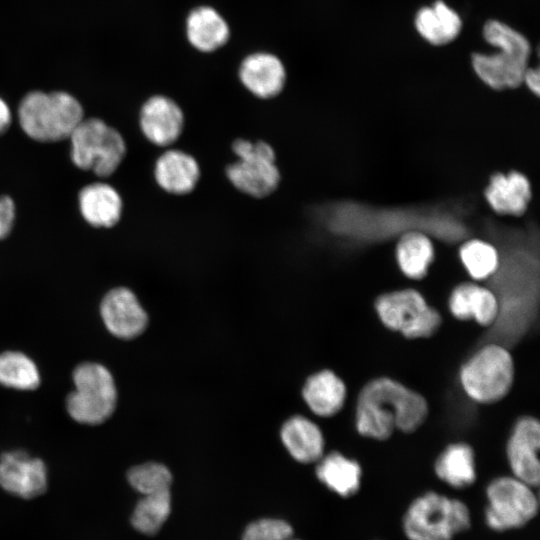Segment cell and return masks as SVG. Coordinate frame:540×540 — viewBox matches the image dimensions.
<instances>
[{"label": "cell", "instance_id": "ffe728a7", "mask_svg": "<svg viewBox=\"0 0 540 540\" xmlns=\"http://www.w3.org/2000/svg\"><path fill=\"white\" fill-rule=\"evenodd\" d=\"M302 395L313 413L330 417L342 409L347 389L343 380L333 371L322 370L307 379Z\"/></svg>", "mask_w": 540, "mask_h": 540}, {"label": "cell", "instance_id": "603a6c76", "mask_svg": "<svg viewBox=\"0 0 540 540\" xmlns=\"http://www.w3.org/2000/svg\"><path fill=\"white\" fill-rule=\"evenodd\" d=\"M434 470L437 477L457 489L466 488L476 480L475 454L464 442L448 445L437 457Z\"/></svg>", "mask_w": 540, "mask_h": 540}, {"label": "cell", "instance_id": "8fae6325", "mask_svg": "<svg viewBox=\"0 0 540 540\" xmlns=\"http://www.w3.org/2000/svg\"><path fill=\"white\" fill-rule=\"evenodd\" d=\"M0 488L23 501L35 500L47 491V467L24 451L5 452L0 456Z\"/></svg>", "mask_w": 540, "mask_h": 540}, {"label": "cell", "instance_id": "cb8c5ba5", "mask_svg": "<svg viewBox=\"0 0 540 540\" xmlns=\"http://www.w3.org/2000/svg\"><path fill=\"white\" fill-rule=\"evenodd\" d=\"M316 475L331 491L350 497L360 489L362 469L356 460L340 452H331L319 460Z\"/></svg>", "mask_w": 540, "mask_h": 540}, {"label": "cell", "instance_id": "44dd1931", "mask_svg": "<svg viewBox=\"0 0 540 540\" xmlns=\"http://www.w3.org/2000/svg\"><path fill=\"white\" fill-rule=\"evenodd\" d=\"M281 439L291 456L302 463L319 461L325 441L320 428L310 419L297 415L287 420L281 429Z\"/></svg>", "mask_w": 540, "mask_h": 540}, {"label": "cell", "instance_id": "8992f818", "mask_svg": "<svg viewBox=\"0 0 540 540\" xmlns=\"http://www.w3.org/2000/svg\"><path fill=\"white\" fill-rule=\"evenodd\" d=\"M515 366L504 346L491 343L480 348L461 367L460 382L470 399L492 404L503 399L514 382Z\"/></svg>", "mask_w": 540, "mask_h": 540}, {"label": "cell", "instance_id": "d6986e66", "mask_svg": "<svg viewBox=\"0 0 540 540\" xmlns=\"http://www.w3.org/2000/svg\"><path fill=\"white\" fill-rule=\"evenodd\" d=\"M78 201L83 218L92 226L110 228L122 216V198L109 184L98 182L85 186L79 193Z\"/></svg>", "mask_w": 540, "mask_h": 540}, {"label": "cell", "instance_id": "5b68a950", "mask_svg": "<svg viewBox=\"0 0 540 540\" xmlns=\"http://www.w3.org/2000/svg\"><path fill=\"white\" fill-rule=\"evenodd\" d=\"M236 159L225 168L230 184L255 199L273 194L280 185L281 172L276 152L267 141L237 138L231 144Z\"/></svg>", "mask_w": 540, "mask_h": 540}, {"label": "cell", "instance_id": "d6a6232c", "mask_svg": "<svg viewBox=\"0 0 540 540\" xmlns=\"http://www.w3.org/2000/svg\"><path fill=\"white\" fill-rule=\"evenodd\" d=\"M523 82L527 87L536 95H539L540 92V75L538 69L527 68L524 76Z\"/></svg>", "mask_w": 540, "mask_h": 540}, {"label": "cell", "instance_id": "2e32d148", "mask_svg": "<svg viewBox=\"0 0 540 540\" xmlns=\"http://www.w3.org/2000/svg\"><path fill=\"white\" fill-rule=\"evenodd\" d=\"M239 79L255 97L270 99L282 92L286 82V70L277 56L257 52L243 59L239 67Z\"/></svg>", "mask_w": 540, "mask_h": 540}, {"label": "cell", "instance_id": "5bb4252c", "mask_svg": "<svg viewBox=\"0 0 540 540\" xmlns=\"http://www.w3.org/2000/svg\"><path fill=\"white\" fill-rule=\"evenodd\" d=\"M100 313L107 330L121 339L139 336L148 324L146 311L126 287L110 290L101 301Z\"/></svg>", "mask_w": 540, "mask_h": 540}, {"label": "cell", "instance_id": "1f68e13d", "mask_svg": "<svg viewBox=\"0 0 540 540\" xmlns=\"http://www.w3.org/2000/svg\"><path fill=\"white\" fill-rule=\"evenodd\" d=\"M15 219V204L11 197L0 196V240L11 232Z\"/></svg>", "mask_w": 540, "mask_h": 540}, {"label": "cell", "instance_id": "83f0119b", "mask_svg": "<svg viewBox=\"0 0 540 540\" xmlns=\"http://www.w3.org/2000/svg\"><path fill=\"white\" fill-rule=\"evenodd\" d=\"M0 384L18 390H34L40 374L31 358L19 351L0 353Z\"/></svg>", "mask_w": 540, "mask_h": 540}, {"label": "cell", "instance_id": "f1b7e54d", "mask_svg": "<svg viewBox=\"0 0 540 540\" xmlns=\"http://www.w3.org/2000/svg\"><path fill=\"white\" fill-rule=\"evenodd\" d=\"M460 259L469 275L474 280H484L496 272L499 255L489 243L473 239L460 248Z\"/></svg>", "mask_w": 540, "mask_h": 540}, {"label": "cell", "instance_id": "7c38bea8", "mask_svg": "<svg viewBox=\"0 0 540 540\" xmlns=\"http://www.w3.org/2000/svg\"><path fill=\"white\" fill-rule=\"evenodd\" d=\"M540 423L532 416L517 420L509 436L506 456L512 476L537 487L540 481Z\"/></svg>", "mask_w": 540, "mask_h": 540}, {"label": "cell", "instance_id": "e0dca14e", "mask_svg": "<svg viewBox=\"0 0 540 540\" xmlns=\"http://www.w3.org/2000/svg\"><path fill=\"white\" fill-rule=\"evenodd\" d=\"M448 307L456 319L474 320L481 326L492 325L500 313V302L495 293L471 282L461 283L452 290Z\"/></svg>", "mask_w": 540, "mask_h": 540}, {"label": "cell", "instance_id": "f546056e", "mask_svg": "<svg viewBox=\"0 0 540 540\" xmlns=\"http://www.w3.org/2000/svg\"><path fill=\"white\" fill-rule=\"evenodd\" d=\"M127 480L140 494L150 495L169 491L172 475L165 465L147 462L132 467L127 473Z\"/></svg>", "mask_w": 540, "mask_h": 540}, {"label": "cell", "instance_id": "d4e9b609", "mask_svg": "<svg viewBox=\"0 0 540 540\" xmlns=\"http://www.w3.org/2000/svg\"><path fill=\"white\" fill-rule=\"evenodd\" d=\"M461 25L458 14L442 1L435 2L431 7H423L415 17L417 31L433 45H443L454 40Z\"/></svg>", "mask_w": 540, "mask_h": 540}, {"label": "cell", "instance_id": "484cf974", "mask_svg": "<svg viewBox=\"0 0 540 540\" xmlns=\"http://www.w3.org/2000/svg\"><path fill=\"white\" fill-rule=\"evenodd\" d=\"M398 265L410 279H422L434 258L431 240L421 232L411 231L404 234L396 246Z\"/></svg>", "mask_w": 540, "mask_h": 540}, {"label": "cell", "instance_id": "6da1fadb", "mask_svg": "<svg viewBox=\"0 0 540 540\" xmlns=\"http://www.w3.org/2000/svg\"><path fill=\"white\" fill-rule=\"evenodd\" d=\"M428 411V403L420 393L394 379L378 377L359 392L356 429L363 437L387 440L395 430L406 433L417 430Z\"/></svg>", "mask_w": 540, "mask_h": 540}, {"label": "cell", "instance_id": "4dcf8cb0", "mask_svg": "<svg viewBox=\"0 0 540 540\" xmlns=\"http://www.w3.org/2000/svg\"><path fill=\"white\" fill-rule=\"evenodd\" d=\"M243 540H299L293 537L292 527L279 519H260L250 523Z\"/></svg>", "mask_w": 540, "mask_h": 540}, {"label": "cell", "instance_id": "7402d4cb", "mask_svg": "<svg viewBox=\"0 0 540 540\" xmlns=\"http://www.w3.org/2000/svg\"><path fill=\"white\" fill-rule=\"evenodd\" d=\"M189 43L201 52H212L225 45L230 36L226 20L212 7L194 8L186 19Z\"/></svg>", "mask_w": 540, "mask_h": 540}, {"label": "cell", "instance_id": "30bf717a", "mask_svg": "<svg viewBox=\"0 0 540 540\" xmlns=\"http://www.w3.org/2000/svg\"><path fill=\"white\" fill-rule=\"evenodd\" d=\"M485 521L497 532L518 529L538 513V498L534 487L514 476L493 479L486 487Z\"/></svg>", "mask_w": 540, "mask_h": 540}, {"label": "cell", "instance_id": "9a60e30c", "mask_svg": "<svg viewBox=\"0 0 540 540\" xmlns=\"http://www.w3.org/2000/svg\"><path fill=\"white\" fill-rule=\"evenodd\" d=\"M153 175L164 192L183 196L196 188L201 178V168L190 153L169 147L156 159Z\"/></svg>", "mask_w": 540, "mask_h": 540}, {"label": "cell", "instance_id": "9c48e42d", "mask_svg": "<svg viewBox=\"0 0 540 540\" xmlns=\"http://www.w3.org/2000/svg\"><path fill=\"white\" fill-rule=\"evenodd\" d=\"M374 306L386 328L408 339L428 338L442 323L440 313L412 288L384 293L376 299Z\"/></svg>", "mask_w": 540, "mask_h": 540}, {"label": "cell", "instance_id": "836d02e7", "mask_svg": "<svg viewBox=\"0 0 540 540\" xmlns=\"http://www.w3.org/2000/svg\"><path fill=\"white\" fill-rule=\"evenodd\" d=\"M11 112L6 102L0 98V135L10 126Z\"/></svg>", "mask_w": 540, "mask_h": 540}, {"label": "cell", "instance_id": "4316f807", "mask_svg": "<svg viewBox=\"0 0 540 540\" xmlns=\"http://www.w3.org/2000/svg\"><path fill=\"white\" fill-rule=\"evenodd\" d=\"M170 511V490L143 495L133 509L130 523L136 531L144 535H154L167 520Z\"/></svg>", "mask_w": 540, "mask_h": 540}, {"label": "cell", "instance_id": "3957f363", "mask_svg": "<svg viewBox=\"0 0 540 540\" xmlns=\"http://www.w3.org/2000/svg\"><path fill=\"white\" fill-rule=\"evenodd\" d=\"M19 124L24 133L39 142L68 139L83 120L80 102L67 92L32 91L20 102Z\"/></svg>", "mask_w": 540, "mask_h": 540}, {"label": "cell", "instance_id": "52a82bcc", "mask_svg": "<svg viewBox=\"0 0 540 540\" xmlns=\"http://www.w3.org/2000/svg\"><path fill=\"white\" fill-rule=\"evenodd\" d=\"M68 139L72 162L100 177L112 175L126 154L121 133L98 118H83Z\"/></svg>", "mask_w": 540, "mask_h": 540}, {"label": "cell", "instance_id": "ba28073f", "mask_svg": "<svg viewBox=\"0 0 540 540\" xmlns=\"http://www.w3.org/2000/svg\"><path fill=\"white\" fill-rule=\"evenodd\" d=\"M75 389L68 395L69 415L81 424L98 425L114 412L117 390L110 371L103 365L85 362L73 371Z\"/></svg>", "mask_w": 540, "mask_h": 540}, {"label": "cell", "instance_id": "4fadbf2b", "mask_svg": "<svg viewBox=\"0 0 540 540\" xmlns=\"http://www.w3.org/2000/svg\"><path fill=\"white\" fill-rule=\"evenodd\" d=\"M139 125L144 137L153 145L171 147L183 133L184 112L179 104L165 95H154L142 105Z\"/></svg>", "mask_w": 540, "mask_h": 540}, {"label": "cell", "instance_id": "277c9868", "mask_svg": "<svg viewBox=\"0 0 540 540\" xmlns=\"http://www.w3.org/2000/svg\"><path fill=\"white\" fill-rule=\"evenodd\" d=\"M470 525V511L464 502L433 491L415 498L403 517V531L409 540H452Z\"/></svg>", "mask_w": 540, "mask_h": 540}, {"label": "cell", "instance_id": "ac0fdd59", "mask_svg": "<svg viewBox=\"0 0 540 540\" xmlns=\"http://www.w3.org/2000/svg\"><path fill=\"white\" fill-rule=\"evenodd\" d=\"M485 198L498 214L521 215L531 199L528 179L517 171L497 173L485 189Z\"/></svg>", "mask_w": 540, "mask_h": 540}, {"label": "cell", "instance_id": "7a4b0ae2", "mask_svg": "<svg viewBox=\"0 0 540 540\" xmlns=\"http://www.w3.org/2000/svg\"><path fill=\"white\" fill-rule=\"evenodd\" d=\"M483 35L488 43L499 47L500 52L472 55V66L478 77L493 89L518 87L523 82L530 54L527 39L496 20L485 23Z\"/></svg>", "mask_w": 540, "mask_h": 540}]
</instances>
